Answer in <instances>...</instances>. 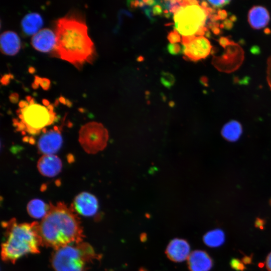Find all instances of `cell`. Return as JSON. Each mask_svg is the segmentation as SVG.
<instances>
[{"instance_id":"cell-1","label":"cell","mask_w":271,"mask_h":271,"mask_svg":"<svg viewBox=\"0 0 271 271\" xmlns=\"http://www.w3.org/2000/svg\"><path fill=\"white\" fill-rule=\"evenodd\" d=\"M55 35V50L61 59L78 68L93 60L94 44L88 35L85 22L80 18L69 16L58 20Z\"/></svg>"},{"instance_id":"cell-2","label":"cell","mask_w":271,"mask_h":271,"mask_svg":"<svg viewBox=\"0 0 271 271\" xmlns=\"http://www.w3.org/2000/svg\"><path fill=\"white\" fill-rule=\"evenodd\" d=\"M42 245L55 250L82 242L84 235L80 221L72 208L63 202L51 204L39 223Z\"/></svg>"},{"instance_id":"cell-3","label":"cell","mask_w":271,"mask_h":271,"mask_svg":"<svg viewBox=\"0 0 271 271\" xmlns=\"http://www.w3.org/2000/svg\"><path fill=\"white\" fill-rule=\"evenodd\" d=\"M4 225L6 228V240L2 244L4 261L15 263L24 255L40 252L42 241L38 222L18 223L12 219Z\"/></svg>"},{"instance_id":"cell-4","label":"cell","mask_w":271,"mask_h":271,"mask_svg":"<svg viewBox=\"0 0 271 271\" xmlns=\"http://www.w3.org/2000/svg\"><path fill=\"white\" fill-rule=\"evenodd\" d=\"M199 3L180 6L174 14L175 29L182 36H203L208 32L206 25L212 28L214 21L220 18L219 15L213 14V9Z\"/></svg>"},{"instance_id":"cell-5","label":"cell","mask_w":271,"mask_h":271,"mask_svg":"<svg viewBox=\"0 0 271 271\" xmlns=\"http://www.w3.org/2000/svg\"><path fill=\"white\" fill-rule=\"evenodd\" d=\"M43 103L44 105L37 103L31 96L20 102L17 110L18 119L14 120L18 130L37 135L55 121L56 114L53 106L46 100Z\"/></svg>"},{"instance_id":"cell-6","label":"cell","mask_w":271,"mask_h":271,"mask_svg":"<svg viewBox=\"0 0 271 271\" xmlns=\"http://www.w3.org/2000/svg\"><path fill=\"white\" fill-rule=\"evenodd\" d=\"M99 257L90 244L82 241L55 250L51 261L55 271H86Z\"/></svg>"},{"instance_id":"cell-7","label":"cell","mask_w":271,"mask_h":271,"mask_svg":"<svg viewBox=\"0 0 271 271\" xmlns=\"http://www.w3.org/2000/svg\"><path fill=\"white\" fill-rule=\"evenodd\" d=\"M108 139V131L100 123L89 122L80 129L79 141L84 151L88 154H95L103 150Z\"/></svg>"},{"instance_id":"cell-8","label":"cell","mask_w":271,"mask_h":271,"mask_svg":"<svg viewBox=\"0 0 271 271\" xmlns=\"http://www.w3.org/2000/svg\"><path fill=\"white\" fill-rule=\"evenodd\" d=\"M183 52L190 60L197 61L206 58L210 53L212 46L206 37H194L188 44L182 45Z\"/></svg>"},{"instance_id":"cell-9","label":"cell","mask_w":271,"mask_h":271,"mask_svg":"<svg viewBox=\"0 0 271 271\" xmlns=\"http://www.w3.org/2000/svg\"><path fill=\"white\" fill-rule=\"evenodd\" d=\"M62 142L61 131L55 127L41 136L38 142V150L43 155H54L61 148Z\"/></svg>"},{"instance_id":"cell-10","label":"cell","mask_w":271,"mask_h":271,"mask_svg":"<svg viewBox=\"0 0 271 271\" xmlns=\"http://www.w3.org/2000/svg\"><path fill=\"white\" fill-rule=\"evenodd\" d=\"M72 208L75 212L83 216H91L97 211L98 201L93 195L88 192H82L75 198Z\"/></svg>"},{"instance_id":"cell-11","label":"cell","mask_w":271,"mask_h":271,"mask_svg":"<svg viewBox=\"0 0 271 271\" xmlns=\"http://www.w3.org/2000/svg\"><path fill=\"white\" fill-rule=\"evenodd\" d=\"M165 253L171 261L181 262L188 259L190 254V246L186 240L175 238L168 244Z\"/></svg>"},{"instance_id":"cell-12","label":"cell","mask_w":271,"mask_h":271,"mask_svg":"<svg viewBox=\"0 0 271 271\" xmlns=\"http://www.w3.org/2000/svg\"><path fill=\"white\" fill-rule=\"evenodd\" d=\"M56 37L50 29L45 28L40 30L32 38V45L38 51L48 52L55 48Z\"/></svg>"},{"instance_id":"cell-13","label":"cell","mask_w":271,"mask_h":271,"mask_svg":"<svg viewBox=\"0 0 271 271\" xmlns=\"http://www.w3.org/2000/svg\"><path fill=\"white\" fill-rule=\"evenodd\" d=\"M62 163L60 159L55 155H45L42 156L37 163V168L43 176L52 177L61 171Z\"/></svg>"},{"instance_id":"cell-14","label":"cell","mask_w":271,"mask_h":271,"mask_svg":"<svg viewBox=\"0 0 271 271\" xmlns=\"http://www.w3.org/2000/svg\"><path fill=\"white\" fill-rule=\"evenodd\" d=\"M187 264L190 271H209L213 266V260L206 251L195 250L190 253Z\"/></svg>"},{"instance_id":"cell-15","label":"cell","mask_w":271,"mask_h":271,"mask_svg":"<svg viewBox=\"0 0 271 271\" xmlns=\"http://www.w3.org/2000/svg\"><path fill=\"white\" fill-rule=\"evenodd\" d=\"M270 19L269 13L262 6L253 7L249 11L248 21L250 26L254 29L264 28L268 24Z\"/></svg>"},{"instance_id":"cell-16","label":"cell","mask_w":271,"mask_h":271,"mask_svg":"<svg viewBox=\"0 0 271 271\" xmlns=\"http://www.w3.org/2000/svg\"><path fill=\"white\" fill-rule=\"evenodd\" d=\"M1 48L8 55L16 54L21 48V41L18 35L12 31H6L1 36Z\"/></svg>"},{"instance_id":"cell-17","label":"cell","mask_w":271,"mask_h":271,"mask_svg":"<svg viewBox=\"0 0 271 271\" xmlns=\"http://www.w3.org/2000/svg\"><path fill=\"white\" fill-rule=\"evenodd\" d=\"M23 31L29 35L36 34L43 25V20L41 16L36 13L26 15L22 21Z\"/></svg>"},{"instance_id":"cell-18","label":"cell","mask_w":271,"mask_h":271,"mask_svg":"<svg viewBox=\"0 0 271 271\" xmlns=\"http://www.w3.org/2000/svg\"><path fill=\"white\" fill-rule=\"evenodd\" d=\"M27 208L29 214L32 217L39 219L45 216L49 209V206L41 200L35 199L28 203Z\"/></svg>"},{"instance_id":"cell-19","label":"cell","mask_w":271,"mask_h":271,"mask_svg":"<svg viewBox=\"0 0 271 271\" xmlns=\"http://www.w3.org/2000/svg\"><path fill=\"white\" fill-rule=\"evenodd\" d=\"M242 132L240 124L232 120L224 125L221 130L222 136L227 141H235L238 139Z\"/></svg>"},{"instance_id":"cell-20","label":"cell","mask_w":271,"mask_h":271,"mask_svg":"<svg viewBox=\"0 0 271 271\" xmlns=\"http://www.w3.org/2000/svg\"><path fill=\"white\" fill-rule=\"evenodd\" d=\"M203 240L207 246L210 247H217L224 242L225 234L222 230L215 229L205 234Z\"/></svg>"},{"instance_id":"cell-21","label":"cell","mask_w":271,"mask_h":271,"mask_svg":"<svg viewBox=\"0 0 271 271\" xmlns=\"http://www.w3.org/2000/svg\"><path fill=\"white\" fill-rule=\"evenodd\" d=\"M175 79L174 76L169 72L161 73V82L163 85L168 88H170L174 84Z\"/></svg>"},{"instance_id":"cell-22","label":"cell","mask_w":271,"mask_h":271,"mask_svg":"<svg viewBox=\"0 0 271 271\" xmlns=\"http://www.w3.org/2000/svg\"><path fill=\"white\" fill-rule=\"evenodd\" d=\"M167 50L169 53L173 55H177L183 52L182 47L179 44H169L167 46Z\"/></svg>"},{"instance_id":"cell-23","label":"cell","mask_w":271,"mask_h":271,"mask_svg":"<svg viewBox=\"0 0 271 271\" xmlns=\"http://www.w3.org/2000/svg\"><path fill=\"white\" fill-rule=\"evenodd\" d=\"M230 264L233 269L237 271H243L246 268L243 262L237 258H232Z\"/></svg>"},{"instance_id":"cell-24","label":"cell","mask_w":271,"mask_h":271,"mask_svg":"<svg viewBox=\"0 0 271 271\" xmlns=\"http://www.w3.org/2000/svg\"><path fill=\"white\" fill-rule=\"evenodd\" d=\"M167 38L171 44H176L181 41L180 34L175 29L169 33Z\"/></svg>"},{"instance_id":"cell-25","label":"cell","mask_w":271,"mask_h":271,"mask_svg":"<svg viewBox=\"0 0 271 271\" xmlns=\"http://www.w3.org/2000/svg\"><path fill=\"white\" fill-rule=\"evenodd\" d=\"M266 76L267 84L271 90V55L267 60Z\"/></svg>"},{"instance_id":"cell-26","label":"cell","mask_w":271,"mask_h":271,"mask_svg":"<svg viewBox=\"0 0 271 271\" xmlns=\"http://www.w3.org/2000/svg\"><path fill=\"white\" fill-rule=\"evenodd\" d=\"M207 2L213 6L214 8H219L224 7L228 4L230 1H208Z\"/></svg>"},{"instance_id":"cell-27","label":"cell","mask_w":271,"mask_h":271,"mask_svg":"<svg viewBox=\"0 0 271 271\" xmlns=\"http://www.w3.org/2000/svg\"><path fill=\"white\" fill-rule=\"evenodd\" d=\"M163 7L161 4H156L151 9L153 16H159L163 12Z\"/></svg>"},{"instance_id":"cell-28","label":"cell","mask_w":271,"mask_h":271,"mask_svg":"<svg viewBox=\"0 0 271 271\" xmlns=\"http://www.w3.org/2000/svg\"><path fill=\"white\" fill-rule=\"evenodd\" d=\"M40 84L43 88L44 89H47L49 88L50 82V81L46 78H41Z\"/></svg>"},{"instance_id":"cell-29","label":"cell","mask_w":271,"mask_h":271,"mask_svg":"<svg viewBox=\"0 0 271 271\" xmlns=\"http://www.w3.org/2000/svg\"><path fill=\"white\" fill-rule=\"evenodd\" d=\"M265 266L268 271H271V252L266 257Z\"/></svg>"},{"instance_id":"cell-30","label":"cell","mask_w":271,"mask_h":271,"mask_svg":"<svg viewBox=\"0 0 271 271\" xmlns=\"http://www.w3.org/2000/svg\"><path fill=\"white\" fill-rule=\"evenodd\" d=\"M264 222L263 220L260 218H257L255 222V226L256 227L262 228L263 226L264 225Z\"/></svg>"},{"instance_id":"cell-31","label":"cell","mask_w":271,"mask_h":271,"mask_svg":"<svg viewBox=\"0 0 271 271\" xmlns=\"http://www.w3.org/2000/svg\"><path fill=\"white\" fill-rule=\"evenodd\" d=\"M242 261L244 264H249L251 262V258L249 256H245L242 258Z\"/></svg>"},{"instance_id":"cell-32","label":"cell","mask_w":271,"mask_h":271,"mask_svg":"<svg viewBox=\"0 0 271 271\" xmlns=\"http://www.w3.org/2000/svg\"><path fill=\"white\" fill-rule=\"evenodd\" d=\"M144 60V58L142 56H140L138 58V61H143Z\"/></svg>"},{"instance_id":"cell-33","label":"cell","mask_w":271,"mask_h":271,"mask_svg":"<svg viewBox=\"0 0 271 271\" xmlns=\"http://www.w3.org/2000/svg\"><path fill=\"white\" fill-rule=\"evenodd\" d=\"M139 271H148V270L145 268L141 267V268H140Z\"/></svg>"}]
</instances>
